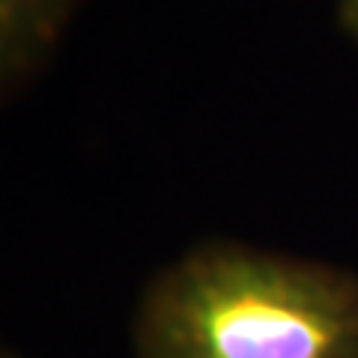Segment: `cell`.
<instances>
[{
	"mask_svg": "<svg viewBox=\"0 0 358 358\" xmlns=\"http://www.w3.org/2000/svg\"><path fill=\"white\" fill-rule=\"evenodd\" d=\"M3 358H18V355H3Z\"/></svg>",
	"mask_w": 358,
	"mask_h": 358,
	"instance_id": "277c9868",
	"label": "cell"
},
{
	"mask_svg": "<svg viewBox=\"0 0 358 358\" xmlns=\"http://www.w3.org/2000/svg\"><path fill=\"white\" fill-rule=\"evenodd\" d=\"M138 358H358V275L215 242L171 263L134 313Z\"/></svg>",
	"mask_w": 358,
	"mask_h": 358,
	"instance_id": "6da1fadb",
	"label": "cell"
},
{
	"mask_svg": "<svg viewBox=\"0 0 358 358\" xmlns=\"http://www.w3.org/2000/svg\"><path fill=\"white\" fill-rule=\"evenodd\" d=\"M338 21L352 39H358V0H338Z\"/></svg>",
	"mask_w": 358,
	"mask_h": 358,
	"instance_id": "3957f363",
	"label": "cell"
},
{
	"mask_svg": "<svg viewBox=\"0 0 358 358\" xmlns=\"http://www.w3.org/2000/svg\"><path fill=\"white\" fill-rule=\"evenodd\" d=\"M84 0H0V84L15 93L54 57Z\"/></svg>",
	"mask_w": 358,
	"mask_h": 358,
	"instance_id": "7a4b0ae2",
	"label": "cell"
}]
</instances>
